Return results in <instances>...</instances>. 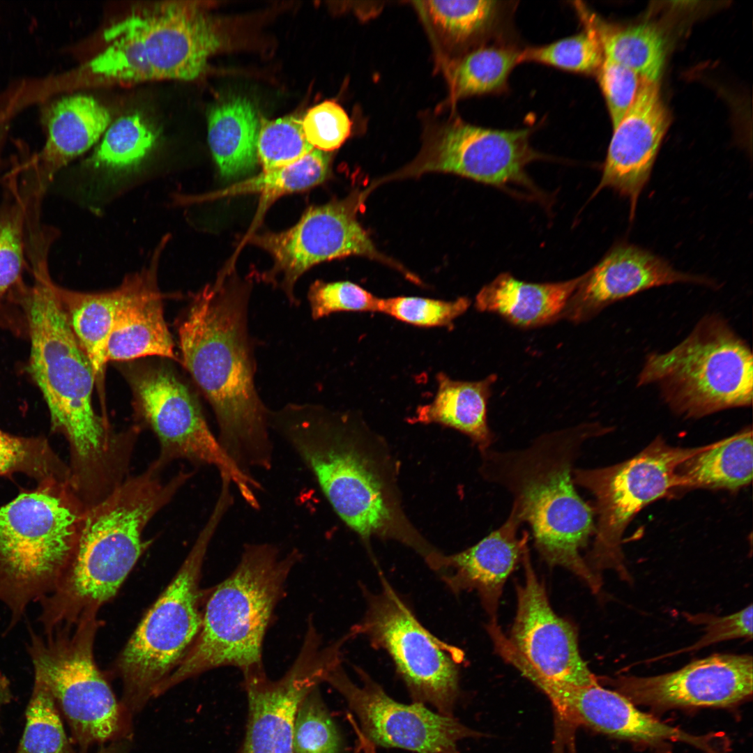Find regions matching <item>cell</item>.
I'll list each match as a JSON object with an SVG mask.
<instances>
[{"label": "cell", "instance_id": "24", "mask_svg": "<svg viewBox=\"0 0 753 753\" xmlns=\"http://www.w3.org/2000/svg\"><path fill=\"white\" fill-rule=\"evenodd\" d=\"M168 241L166 236L149 264L128 275L119 285L121 298L107 348L108 363L147 356L176 359L157 282L160 259Z\"/></svg>", "mask_w": 753, "mask_h": 753}, {"label": "cell", "instance_id": "49", "mask_svg": "<svg viewBox=\"0 0 753 753\" xmlns=\"http://www.w3.org/2000/svg\"><path fill=\"white\" fill-rule=\"evenodd\" d=\"M12 698L13 695L9 680L0 671V710L3 706L10 702Z\"/></svg>", "mask_w": 753, "mask_h": 753}, {"label": "cell", "instance_id": "29", "mask_svg": "<svg viewBox=\"0 0 753 753\" xmlns=\"http://www.w3.org/2000/svg\"><path fill=\"white\" fill-rule=\"evenodd\" d=\"M259 128L257 110L245 97H232L211 107L208 142L222 177H238L254 169Z\"/></svg>", "mask_w": 753, "mask_h": 753}, {"label": "cell", "instance_id": "38", "mask_svg": "<svg viewBox=\"0 0 753 753\" xmlns=\"http://www.w3.org/2000/svg\"><path fill=\"white\" fill-rule=\"evenodd\" d=\"M26 474L38 482L70 480V469L43 436H20L0 429V476Z\"/></svg>", "mask_w": 753, "mask_h": 753}, {"label": "cell", "instance_id": "28", "mask_svg": "<svg viewBox=\"0 0 753 753\" xmlns=\"http://www.w3.org/2000/svg\"><path fill=\"white\" fill-rule=\"evenodd\" d=\"M433 400L419 406L413 423H438L468 436L480 452L490 448L495 435L487 422V403L497 379L494 374L480 381L454 380L440 372Z\"/></svg>", "mask_w": 753, "mask_h": 753}, {"label": "cell", "instance_id": "50", "mask_svg": "<svg viewBox=\"0 0 753 753\" xmlns=\"http://www.w3.org/2000/svg\"><path fill=\"white\" fill-rule=\"evenodd\" d=\"M97 753H129L126 743L116 742L101 748Z\"/></svg>", "mask_w": 753, "mask_h": 753}, {"label": "cell", "instance_id": "30", "mask_svg": "<svg viewBox=\"0 0 753 753\" xmlns=\"http://www.w3.org/2000/svg\"><path fill=\"white\" fill-rule=\"evenodd\" d=\"M752 429L705 446L676 469L675 491L694 488L737 490L752 480Z\"/></svg>", "mask_w": 753, "mask_h": 753}, {"label": "cell", "instance_id": "46", "mask_svg": "<svg viewBox=\"0 0 753 753\" xmlns=\"http://www.w3.org/2000/svg\"><path fill=\"white\" fill-rule=\"evenodd\" d=\"M305 135L314 149L329 152L349 137L352 123L344 109L332 100L310 108L302 120Z\"/></svg>", "mask_w": 753, "mask_h": 753}, {"label": "cell", "instance_id": "9", "mask_svg": "<svg viewBox=\"0 0 753 753\" xmlns=\"http://www.w3.org/2000/svg\"><path fill=\"white\" fill-rule=\"evenodd\" d=\"M226 512L214 506L177 574L147 611L119 656L124 701L141 709L183 660L201 628V572Z\"/></svg>", "mask_w": 753, "mask_h": 753}, {"label": "cell", "instance_id": "22", "mask_svg": "<svg viewBox=\"0 0 753 753\" xmlns=\"http://www.w3.org/2000/svg\"><path fill=\"white\" fill-rule=\"evenodd\" d=\"M669 125L658 82L641 79L632 104L613 128L601 179L592 197L604 188L613 190L629 201L632 221Z\"/></svg>", "mask_w": 753, "mask_h": 753}, {"label": "cell", "instance_id": "51", "mask_svg": "<svg viewBox=\"0 0 753 753\" xmlns=\"http://www.w3.org/2000/svg\"><path fill=\"white\" fill-rule=\"evenodd\" d=\"M359 746L354 753H375L374 745L367 740L363 735L359 734Z\"/></svg>", "mask_w": 753, "mask_h": 753}, {"label": "cell", "instance_id": "47", "mask_svg": "<svg viewBox=\"0 0 753 753\" xmlns=\"http://www.w3.org/2000/svg\"><path fill=\"white\" fill-rule=\"evenodd\" d=\"M597 75L614 128L632 104L641 78L630 68L606 58Z\"/></svg>", "mask_w": 753, "mask_h": 753}, {"label": "cell", "instance_id": "10", "mask_svg": "<svg viewBox=\"0 0 753 753\" xmlns=\"http://www.w3.org/2000/svg\"><path fill=\"white\" fill-rule=\"evenodd\" d=\"M704 446H671L657 436L642 451L623 462L600 468L575 469V485L588 490L595 498L594 540L584 558L597 577L601 578L602 571L611 569L625 580L630 579L621 547L626 528L646 505L675 492L678 466Z\"/></svg>", "mask_w": 753, "mask_h": 753}, {"label": "cell", "instance_id": "23", "mask_svg": "<svg viewBox=\"0 0 753 753\" xmlns=\"http://www.w3.org/2000/svg\"><path fill=\"white\" fill-rule=\"evenodd\" d=\"M675 283L716 285L703 276L677 271L664 258L646 249L620 242L582 275L561 318L577 324L586 321L615 302Z\"/></svg>", "mask_w": 753, "mask_h": 753}, {"label": "cell", "instance_id": "19", "mask_svg": "<svg viewBox=\"0 0 753 753\" xmlns=\"http://www.w3.org/2000/svg\"><path fill=\"white\" fill-rule=\"evenodd\" d=\"M521 563L525 579L517 586V608L510 642L547 678L577 686L599 683L580 655L575 627L552 608L533 568L528 546Z\"/></svg>", "mask_w": 753, "mask_h": 753}, {"label": "cell", "instance_id": "44", "mask_svg": "<svg viewBox=\"0 0 753 753\" xmlns=\"http://www.w3.org/2000/svg\"><path fill=\"white\" fill-rule=\"evenodd\" d=\"M471 301L459 297L443 301L415 296L380 298L379 313L420 327L452 328L454 321L469 307Z\"/></svg>", "mask_w": 753, "mask_h": 753}, {"label": "cell", "instance_id": "31", "mask_svg": "<svg viewBox=\"0 0 753 753\" xmlns=\"http://www.w3.org/2000/svg\"><path fill=\"white\" fill-rule=\"evenodd\" d=\"M71 329L89 359L99 384L108 363L107 348L121 291L82 292L57 285Z\"/></svg>", "mask_w": 753, "mask_h": 753}, {"label": "cell", "instance_id": "32", "mask_svg": "<svg viewBox=\"0 0 753 753\" xmlns=\"http://www.w3.org/2000/svg\"><path fill=\"white\" fill-rule=\"evenodd\" d=\"M576 8L595 28L604 58L630 68L641 79L658 82L665 58V42L658 28L644 23L613 29L589 14L584 5L579 3Z\"/></svg>", "mask_w": 753, "mask_h": 753}, {"label": "cell", "instance_id": "37", "mask_svg": "<svg viewBox=\"0 0 753 753\" xmlns=\"http://www.w3.org/2000/svg\"><path fill=\"white\" fill-rule=\"evenodd\" d=\"M15 753H76L65 732L56 701L36 673L25 727Z\"/></svg>", "mask_w": 753, "mask_h": 753}, {"label": "cell", "instance_id": "40", "mask_svg": "<svg viewBox=\"0 0 753 753\" xmlns=\"http://www.w3.org/2000/svg\"><path fill=\"white\" fill-rule=\"evenodd\" d=\"M582 31L552 43L521 51L519 62H535L575 73L597 74L603 61L598 33L591 22L579 15Z\"/></svg>", "mask_w": 753, "mask_h": 753}, {"label": "cell", "instance_id": "21", "mask_svg": "<svg viewBox=\"0 0 753 753\" xmlns=\"http://www.w3.org/2000/svg\"><path fill=\"white\" fill-rule=\"evenodd\" d=\"M533 683L544 692L563 717L609 736L650 744L682 741L715 753L709 737L688 733L666 724L638 709L619 692L599 683L577 686L560 683L535 674Z\"/></svg>", "mask_w": 753, "mask_h": 753}, {"label": "cell", "instance_id": "39", "mask_svg": "<svg viewBox=\"0 0 753 753\" xmlns=\"http://www.w3.org/2000/svg\"><path fill=\"white\" fill-rule=\"evenodd\" d=\"M436 29L454 43L481 36L497 24L502 2L490 0L426 1L422 2Z\"/></svg>", "mask_w": 753, "mask_h": 753}, {"label": "cell", "instance_id": "5", "mask_svg": "<svg viewBox=\"0 0 753 753\" xmlns=\"http://www.w3.org/2000/svg\"><path fill=\"white\" fill-rule=\"evenodd\" d=\"M161 472L151 462L86 508L66 568L53 591L38 602L43 632L96 616L115 596L151 542L143 537L146 526L192 475L181 471L165 481Z\"/></svg>", "mask_w": 753, "mask_h": 753}, {"label": "cell", "instance_id": "17", "mask_svg": "<svg viewBox=\"0 0 753 753\" xmlns=\"http://www.w3.org/2000/svg\"><path fill=\"white\" fill-rule=\"evenodd\" d=\"M531 130H499L459 120L449 124L397 177L427 172L460 175L494 185H531L526 166L542 158L531 146Z\"/></svg>", "mask_w": 753, "mask_h": 753}, {"label": "cell", "instance_id": "15", "mask_svg": "<svg viewBox=\"0 0 753 753\" xmlns=\"http://www.w3.org/2000/svg\"><path fill=\"white\" fill-rule=\"evenodd\" d=\"M360 685L353 683L341 662L327 672L329 683L356 714L362 735L374 745L416 753H460L457 743L482 734L454 717L434 713L424 704H404L390 697L362 669L356 667Z\"/></svg>", "mask_w": 753, "mask_h": 753}, {"label": "cell", "instance_id": "34", "mask_svg": "<svg viewBox=\"0 0 753 753\" xmlns=\"http://www.w3.org/2000/svg\"><path fill=\"white\" fill-rule=\"evenodd\" d=\"M330 155L328 152L314 149L298 161L286 167L261 174L213 192L211 197L259 194L258 211L261 215L277 198L301 192L323 183L328 176Z\"/></svg>", "mask_w": 753, "mask_h": 753}, {"label": "cell", "instance_id": "4", "mask_svg": "<svg viewBox=\"0 0 753 753\" xmlns=\"http://www.w3.org/2000/svg\"><path fill=\"white\" fill-rule=\"evenodd\" d=\"M607 432L586 423L539 435L524 448L480 452L481 476L511 496L540 557L570 570L595 593L602 579L581 554L594 535L595 513L576 490L573 471L584 443Z\"/></svg>", "mask_w": 753, "mask_h": 753}, {"label": "cell", "instance_id": "41", "mask_svg": "<svg viewBox=\"0 0 753 753\" xmlns=\"http://www.w3.org/2000/svg\"><path fill=\"white\" fill-rule=\"evenodd\" d=\"M11 185V201L0 209V303L18 284L24 265L26 205L17 181Z\"/></svg>", "mask_w": 753, "mask_h": 753}, {"label": "cell", "instance_id": "45", "mask_svg": "<svg viewBox=\"0 0 753 753\" xmlns=\"http://www.w3.org/2000/svg\"><path fill=\"white\" fill-rule=\"evenodd\" d=\"M307 299L315 320L340 312H379V310L380 298L348 281L317 280L309 289Z\"/></svg>", "mask_w": 753, "mask_h": 753}, {"label": "cell", "instance_id": "36", "mask_svg": "<svg viewBox=\"0 0 753 753\" xmlns=\"http://www.w3.org/2000/svg\"><path fill=\"white\" fill-rule=\"evenodd\" d=\"M521 51L511 45L493 44L471 52L452 72L453 95L459 98L503 91L510 73L520 63Z\"/></svg>", "mask_w": 753, "mask_h": 753}, {"label": "cell", "instance_id": "35", "mask_svg": "<svg viewBox=\"0 0 753 753\" xmlns=\"http://www.w3.org/2000/svg\"><path fill=\"white\" fill-rule=\"evenodd\" d=\"M158 133L139 114L110 123L87 163L95 169L120 172L137 167L155 146Z\"/></svg>", "mask_w": 753, "mask_h": 753}, {"label": "cell", "instance_id": "26", "mask_svg": "<svg viewBox=\"0 0 753 753\" xmlns=\"http://www.w3.org/2000/svg\"><path fill=\"white\" fill-rule=\"evenodd\" d=\"M43 122L46 141L33 162L37 197L62 168L100 139L111 123V115L93 97L75 94L50 104Z\"/></svg>", "mask_w": 753, "mask_h": 753}, {"label": "cell", "instance_id": "27", "mask_svg": "<svg viewBox=\"0 0 753 753\" xmlns=\"http://www.w3.org/2000/svg\"><path fill=\"white\" fill-rule=\"evenodd\" d=\"M581 280L582 275L558 282L531 283L503 273L479 291L475 307L498 314L517 326H543L561 318Z\"/></svg>", "mask_w": 753, "mask_h": 753}, {"label": "cell", "instance_id": "33", "mask_svg": "<svg viewBox=\"0 0 753 753\" xmlns=\"http://www.w3.org/2000/svg\"><path fill=\"white\" fill-rule=\"evenodd\" d=\"M103 36L107 46L85 66L90 75L111 82L153 80L135 10L108 26Z\"/></svg>", "mask_w": 753, "mask_h": 753}, {"label": "cell", "instance_id": "3", "mask_svg": "<svg viewBox=\"0 0 753 753\" xmlns=\"http://www.w3.org/2000/svg\"><path fill=\"white\" fill-rule=\"evenodd\" d=\"M276 432L310 471L344 523L364 539H396L424 558L433 551L398 506L386 464L352 416L312 404L289 403L269 416Z\"/></svg>", "mask_w": 753, "mask_h": 753}, {"label": "cell", "instance_id": "14", "mask_svg": "<svg viewBox=\"0 0 753 753\" xmlns=\"http://www.w3.org/2000/svg\"><path fill=\"white\" fill-rule=\"evenodd\" d=\"M363 197L356 191L342 199L311 206L292 227L251 236L250 242L273 259V267L262 279L280 288L296 304L295 284L314 265L350 255L384 259L357 220Z\"/></svg>", "mask_w": 753, "mask_h": 753}, {"label": "cell", "instance_id": "6", "mask_svg": "<svg viewBox=\"0 0 753 753\" xmlns=\"http://www.w3.org/2000/svg\"><path fill=\"white\" fill-rule=\"evenodd\" d=\"M300 558L296 549L282 554L272 544L246 545L236 568L208 599L193 644L155 697L218 667H235L243 673L262 669L265 632Z\"/></svg>", "mask_w": 753, "mask_h": 753}, {"label": "cell", "instance_id": "11", "mask_svg": "<svg viewBox=\"0 0 753 753\" xmlns=\"http://www.w3.org/2000/svg\"><path fill=\"white\" fill-rule=\"evenodd\" d=\"M96 616L38 633L29 629L27 652L33 672L50 689L74 740L84 752L116 736L121 708L93 657Z\"/></svg>", "mask_w": 753, "mask_h": 753}, {"label": "cell", "instance_id": "48", "mask_svg": "<svg viewBox=\"0 0 753 753\" xmlns=\"http://www.w3.org/2000/svg\"><path fill=\"white\" fill-rule=\"evenodd\" d=\"M685 618L694 624L705 626L703 637L692 645L662 656L666 657L679 653L693 652L712 644L733 639L752 638V604L734 614L719 617L710 614H685Z\"/></svg>", "mask_w": 753, "mask_h": 753}, {"label": "cell", "instance_id": "25", "mask_svg": "<svg viewBox=\"0 0 753 753\" xmlns=\"http://www.w3.org/2000/svg\"><path fill=\"white\" fill-rule=\"evenodd\" d=\"M524 523L513 504L505 522L473 546L456 554H440L429 565L455 593L475 591L490 620H497L504 584L528 546V533L518 530Z\"/></svg>", "mask_w": 753, "mask_h": 753}, {"label": "cell", "instance_id": "2", "mask_svg": "<svg viewBox=\"0 0 753 753\" xmlns=\"http://www.w3.org/2000/svg\"><path fill=\"white\" fill-rule=\"evenodd\" d=\"M250 289L220 276L193 295L178 327L181 363L211 406L218 440L244 473L269 471L274 446L270 410L254 383L248 328Z\"/></svg>", "mask_w": 753, "mask_h": 753}, {"label": "cell", "instance_id": "13", "mask_svg": "<svg viewBox=\"0 0 753 753\" xmlns=\"http://www.w3.org/2000/svg\"><path fill=\"white\" fill-rule=\"evenodd\" d=\"M131 384L137 413L153 432L160 453L153 462L163 470L183 459L198 465L213 466L227 474L243 501L252 508L259 505L261 485L241 470L221 447L210 429L197 397L176 375L162 367L135 374Z\"/></svg>", "mask_w": 753, "mask_h": 753}, {"label": "cell", "instance_id": "7", "mask_svg": "<svg viewBox=\"0 0 753 753\" xmlns=\"http://www.w3.org/2000/svg\"><path fill=\"white\" fill-rule=\"evenodd\" d=\"M86 507L70 480L38 482L0 507V602L5 632L55 588L74 550Z\"/></svg>", "mask_w": 753, "mask_h": 753}, {"label": "cell", "instance_id": "42", "mask_svg": "<svg viewBox=\"0 0 753 753\" xmlns=\"http://www.w3.org/2000/svg\"><path fill=\"white\" fill-rule=\"evenodd\" d=\"M313 149L305 135L301 119L287 116L260 121L257 158L263 172L289 165Z\"/></svg>", "mask_w": 753, "mask_h": 753}, {"label": "cell", "instance_id": "8", "mask_svg": "<svg viewBox=\"0 0 753 753\" xmlns=\"http://www.w3.org/2000/svg\"><path fill=\"white\" fill-rule=\"evenodd\" d=\"M637 385L656 388L669 409L686 418L749 406L752 351L724 318L707 314L676 346L648 354Z\"/></svg>", "mask_w": 753, "mask_h": 753}, {"label": "cell", "instance_id": "12", "mask_svg": "<svg viewBox=\"0 0 753 753\" xmlns=\"http://www.w3.org/2000/svg\"><path fill=\"white\" fill-rule=\"evenodd\" d=\"M379 577V592L364 590L365 612L351 631L388 653L414 702L453 717L462 651L423 627L381 572Z\"/></svg>", "mask_w": 753, "mask_h": 753}, {"label": "cell", "instance_id": "18", "mask_svg": "<svg viewBox=\"0 0 753 753\" xmlns=\"http://www.w3.org/2000/svg\"><path fill=\"white\" fill-rule=\"evenodd\" d=\"M609 682L634 705L659 709L729 707L752 694V657L715 654L673 672L648 677L619 676Z\"/></svg>", "mask_w": 753, "mask_h": 753}, {"label": "cell", "instance_id": "1", "mask_svg": "<svg viewBox=\"0 0 753 753\" xmlns=\"http://www.w3.org/2000/svg\"><path fill=\"white\" fill-rule=\"evenodd\" d=\"M31 264L32 284H19L31 344L29 371L49 409L52 430L68 442L71 483L81 493H100L128 473L137 434L132 429L114 432L96 413L95 374L69 324L47 255H35Z\"/></svg>", "mask_w": 753, "mask_h": 753}, {"label": "cell", "instance_id": "43", "mask_svg": "<svg viewBox=\"0 0 753 753\" xmlns=\"http://www.w3.org/2000/svg\"><path fill=\"white\" fill-rule=\"evenodd\" d=\"M340 744L338 730L317 687L298 709L293 753H340Z\"/></svg>", "mask_w": 753, "mask_h": 753}, {"label": "cell", "instance_id": "16", "mask_svg": "<svg viewBox=\"0 0 753 753\" xmlns=\"http://www.w3.org/2000/svg\"><path fill=\"white\" fill-rule=\"evenodd\" d=\"M342 644L321 648L312 627L294 663L280 679L272 680L263 668L243 673L248 717L241 753H293L298 709L307 694L324 681L341 661Z\"/></svg>", "mask_w": 753, "mask_h": 753}, {"label": "cell", "instance_id": "20", "mask_svg": "<svg viewBox=\"0 0 753 753\" xmlns=\"http://www.w3.org/2000/svg\"><path fill=\"white\" fill-rule=\"evenodd\" d=\"M135 10L153 79H195L222 45L201 2L165 1Z\"/></svg>", "mask_w": 753, "mask_h": 753}]
</instances>
